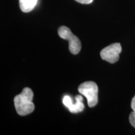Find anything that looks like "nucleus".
Masks as SVG:
<instances>
[{
  "instance_id": "nucleus-1",
  "label": "nucleus",
  "mask_w": 135,
  "mask_h": 135,
  "mask_svg": "<svg viewBox=\"0 0 135 135\" xmlns=\"http://www.w3.org/2000/svg\"><path fill=\"white\" fill-rule=\"evenodd\" d=\"M33 92L30 88H25L22 92L14 98V103L16 112L21 116L28 115L35 109L33 103Z\"/></svg>"
},
{
  "instance_id": "nucleus-2",
  "label": "nucleus",
  "mask_w": 135,
  "mask_h": 135,
  "mask_svg": "<svg viewBox=\"0 0 135 135\" xmlns=\"http://www.w3.org/2000/svg\"><path fill=\"white\" fill-rule=\"evenodd\" d=\"M78 91L87 99L89 107L95 106L98 101V87L94 81H86L78 87Z\"/></svg>"
},
{
  "instance_id": "nucleus-3",
  "label": "nucleus",
  "mask_w": 135,
  "mask_h": 135,
  "mask_svg": "<svg viewBox=\"0 0 135 135\" xmlns=\"http://www.w3.org/2000/svg\"><path fill=\"white\" fill-rule=\"evenodd\" d=\"M58 35L60 38L68 40L69 50L73 55H77L80 53L81 48L80 40L76 36L73 35L69 28L66 26H60L58 29Z\"/></svg>"
},
{
  "instance_id": "nucleus-4",
  "label": "nucleus",
  "mask_w": 135,
  "mask_h": 135,
  "mask_svg": "<svg viewBox=\"0 0 135 135\" xmlns=\"http://www.w3.org/2000/svg\"><path fill=\"white\" fill-rule=\"evenodd\" d=\"M122 48L120 43H113L103 49L101 51L100 55L102 60L106 61L109 63H115L119 60V54Z\"/></svg>"
},
{
  "instance_id": "nucleus-5",
  "label": "nucleus",
  "mask_w": 135,
  "mask_h": 135,
  "mask_svg": "<svg viewBox=\"0 0 135 135\" xmlns=\"http://www.w3.org/2000/svg\"><path fill=\"white\" fill-rule=\"evenodd\" d=\"M76 102L73 103V101L70 96L66 95L63 99V103L64 105L68 108L71 113H77L83 111L84 106L83 103V97L81 95H77L75 97Z\"/></svg>"
},
{
  "instance_id": "nucleus-6",
  "label": "nucleus",
  "mask_w": 135,
  "mask_h": 135,
  "mask_svg": "<svg viewBox=\"0 0 135 135\" xmlns=\"http://www.w3.org/2000/svg\"><path fill=\"white\" fill-rule=\"evenodd\" d=\"M37 2L38 0H19L20 8L23 12L29 13L35 8Z\"/></svg>"
},
{
  "instance_id": "nucleus-7",
  "label": "nucleus",
  "mask_w": 135,
  "mask_h": 135,
  "mask_svg": "<svg viewBox=\"0 0 135 135\" xmlns=\"http://www.w3.org/2000/svg\"><path fill=\"white\" fill-rule=\"evenodd\" d=\"M129 120L130 124L132 125L133 127L135 128V111H133L131 114H129Z\"/></svg>"
},
{
  "instance_id": "nucleus-8",
  "label": "nucleus",
  "mask_w": 135,
  "mask_h": 135,
  "mask_svg": "<svg viewBox=\"0 0 135 135\" xmlns=\"http://www.w3.org/2000/svg\"><path fill=\"white\" fill-rule=\"evenodd\" d=\"M76 1H77L78 3H80L81 4H91L93 3V0H75Z\"/></svg>"
},
{
  "instance_id": "nucleus-9",
  "label": "nucleus",
  "mask_w": 135,
  "mask_h": 135,
  "mask_svg": "<svg viewBox=\"0 0 135 135\" xmlns=\"http://www.w3.org/2000/svg\"><path fill=\"white\" fill-rule=\"evenodd\" d=\"M131 108H132L133 111H135V96L133 98L132 101H131Z\"/></svg>"
}]
</instances>
